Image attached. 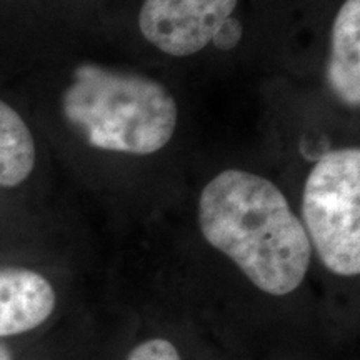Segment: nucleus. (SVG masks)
<instances>
[{"instance_id":"obj_9","label":"nucleus","mask_w":360,"mask_h":360,"mask_svg":"<svg viewBox=\"0 0 360 360\" xmlns=\"http://www.w3.org/2000/svg\"><path fill=\"white\" fill-rule=\"evenodd\" d=\"M0 360H12V354L6 345L0 344Z\"/></svg>"},{"instance_id":"obj_4","label":"nucleus","mask_w":360,"mask_h":360,"mask_svg":"<svg viewBox=\"0 0 360 360\" xmlns=\"http://www.w3.org/2000/svg\"><path fill=\"white\" fill-rule=\"evenodd\" d=\"M238 0H143L139 29L147 42L172 57L209 45L231 19Z\"/></svg>"},{"instance_id":"obj_3","label":"nucleus","mask_w":360,"mask_h":360,"mask_svg":"<svg viewBox=\"0 0 360 360\" xmlns=\"http://www.w3.org/2000/svg\"><path fill=\"white\" fill-rule=\"evenodd\" d=\"M310 245L332 274L360 272V150H332L310 170L302 195Z\"/></svg>"},{"instance_id":"obj_6","label":"nucleus","mask_w":360,"mask_h":360,"mask_svg":"<svg viewBox=\"0 0 360 360\" xmlns=\"http://www.w3.org/2000/svg\"><path fill=\"white\" fill-rule=\"evenodd\" d=\"M327 82L332 94L350 109L360 105V0H345L330 34Z\"/></svg>"},{"instance_id":"obj_1","label":"nucleus","mask_w":360,"mask_h":360,"mask_svg":"<svg viewBox=\"0 0 360 360\" xmlns=\"http://www.w3.org/2000/svg\"><path fill=\"white\" fill-rule=\"evenodd\" d=\"M199 225L205 240L265 294H290L307 276V232L281 188L262 175L240 169L215 175L200 193Z\"/></svg>"},{"instance_id":"obj_5","label":"nucleus","mask_w":360,"mask_h":360,"mask_svg":"<svg viewBox=\"0 0 360 360\" xmlns=\"http://www.w3.org/2000/svg\"><path fill=\"white\" fill-rule=\"evenodd\" d=\"M56 290L42 274L22 267L0 269V337L34 330L56 309Z\"/></svg>"},{"instance_id":"obj_8","label":"nucleus","mask_w":360,"mask_h":360,"mask_svg":"<svg viewBox=\"0 0 360 360\" xmlns=\"http://www.w3.org/2000/svg\"><path fill=\"white\" fill-rule=\"evenodd\" d=\"M127 360H182L172 342L150 339L130 350Z\"/></svg>"},{"instance_id":"obj_7","label":"nucleus","mask_w":360,"mask_h":360,"mask_svg":"<svg viewBox=\"0 0 360 360\" xmlns=\"http://www.w3.org/2000/svg\"><path fill=\"white\" fill-rule=\"evenodd\" d=\"M34 165L35 142L29 125L0 101V186H20L32 174Z\"/></svg>"},{"instance_id":"obj_2","label":"nucleus","mask_w":360,"mask_h":360,"mask_svg":"<svg viewBox=\"0 0 360 360\" xmlns=\"http://www.w3.org/2000/svg\"><path fill=\"white\" fill-rule=\"evenodd\" d=\"M64 114L89 146L127 155L162 150L179 124L177 102L165 85L97 64L77 67Z\"/></svg>"}]
</instances>
